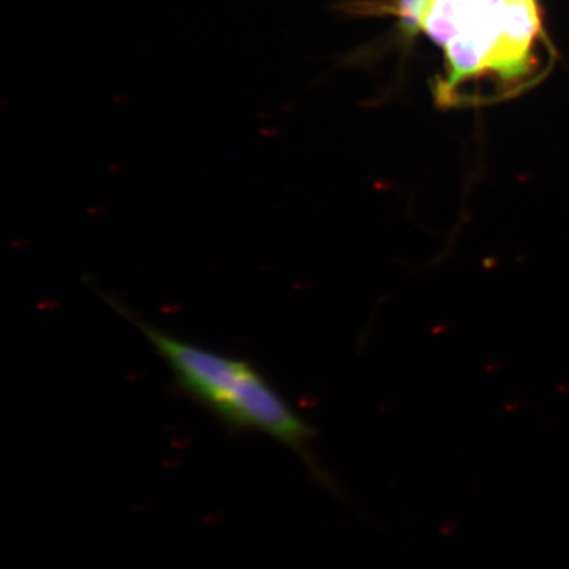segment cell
<instances>
[{"instance_id":"1","label":"cell","mask_w":569,"mask_h":569,"mask_svg":"<svg viewBox=\"0 0 569 569\" xmlns=\"http://www.w3.org/2000/svg\"><path fill=\"white\" fill-rule=\"evenodd\" d=\"M167 362L178 390L237 432H259L290 448L319 481L332 482L312 458L315 427L305 421L251 362L172 336L120 310Z\"/></svg>"},{"instance_id":"2","label":"cell","mask_w":569,"mask_h":569,"mask_svg":"<svg viewBox=\"0 0 569 569\" xmlns=\"http://www.w3.org/2000/svg\"><path fill=\"white\" fill-rule=\"evenodd\" d=\"M540 31L536 0H505L492 73L513 84L529 73L530 49Z\"/></svg>"},{"instance_id":"3","label":"cell","mask_w":569,"mask_h":569,"mask_svg":"<svg viewBox=\"0 0 569 569\" xmlns=\"http://www.w3.org/2000/svg\"><path fill=\"white\" fill-rule=\"evenodd\" d=\"M431 0H400L401 24L408 33H416L422 28V21Z\"/></svg>"}]
</instances>
